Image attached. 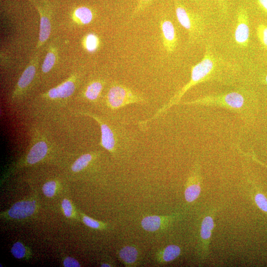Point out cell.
I'll list each match as a JSON object with an SVG mask.
<instances>
[{"label":"cell","instance_id":"23","mask_svg":"<svg viewBox=\"0 0 267 267\" xmlns=\"http://www.w3.org/2000/svg\"><path fill=\"white\" fill-rule=\"evenodd\" d=\"M256 34L261 45L267 50V25L259 24L256 29Z\"/></svg>","mask_w":267,"mask_h":267},{"label":"cell","instance_id":"9","mask_svg":"<svg viewBox=\"0 0 267 267\" xmlns=\"http://www.w3.org/2000/svg\"><path fill=\"white\" fill-rule=\"evenodd\" d=\"M182 217L181 214L175 213L168 216H148L141 221L143 229L149 232H155L165 229Z\"/></svg>","mask_w":267,"mask_h":267},{"label":"cell","instance_id":"35","mask_svg":"<svg viewBox=\"0 0 267 267\" xmlns=\"http://www.w3.org/2000/svg\"><path fill=\"white\" fill-rule=\"evenodd\" d=\"M264 81L265 83L267 85V75H266V76L265 77Z\"/></svg>","mask_w":267,"mask_h":267},{"label":"cell","instance_id":"34","mask_svg":"<svg viewBox=\"0 0 267 267\" xmlns=\"http://www.w3.org/2000/svg\"><path fill=\"white\" fill-rule=\"evenodd\" d=\"M101 267H111L112 266H111L110 264H107V263H103V264H102L101 265Z\"/></svg>","mask_w":267,"mask_h":267},{"label":"cell","instance_id":"21","mask_svg":"<svg viewBox=\"0 0 267 267\" xmlns=\"http://www.w3.org/2000/svg\"><path fill=\"white\" fill-rule=\"evenodd\" d=\"M75 15L78 20L83 24L90 23L93 18L92 11L87 7H80L75 11Z\"/></svg>","mask_w":267,"mask_h":267},{"label":"cell","instance_id":"19","mask_svg":"<svg viewBox=\"0 0 267 267\" xmlns=\"http://www.w3.org/2000/svg\"><path fill=\"white\" fill-rule=\"evenodd\" d=\"M94 153H86L79 157L73 164L71 169L74 172H79L85 169L94 159Z\"/></svg>","mask_w":267,"mask_h":267},{"label":"cell","instance_id":"27","mask_svg":"<svg viewBox=\"0 0 267 267\" xmlns=\"http://www.w3.org/2000/svg\"><path fill=\"white\" fill-rule=\"evenodd\" d=\"M83 221L86 225L92 228L98 229L103 226L101 223L86 216L83 217Z\"/></svg>","mask_w":267,"mask_h":267},{"label":"cell","instance_id":"3","mask_svg":"<svg viewBox=\"0 0 267 267\" xmlns=\"http://www.w3.org/2000/svg\"><path fill=\"white\" fill-rule=\"evenodd\" d=\"M177 19L188 32L190 42L197 41L203 36L205 23L202 15L188 9L178 0H175Z\"/></svg>","mask_w":267,"mask_h":267},{"label":"cell","instance_id":"17","mask_svg":"<svg viewBox=\"0 0 267 267\" xmlns=\"http://www.w3.org/2000/svg\"><path fill=\"white\" fill-rule=\"evenodd\" d=\"M119 257L122 263L127 267H133L137 262L138 251L133 246H125L119 252Z\"/></svg>","mask_w":267,"mask_h":267},{"label":"cell","instance_id":"32","mask_svg":"<svg viewBox=\"0 0 267 267\" xmlns=\"http://www.w3.org/2000/svg\"><path fill=\"white\" fill-rule=\"evenodd\" d=\"M257 2L260 9L267 13V0H257Z\"/></svg>","mask_w":267,"mask_h":267},{"label":"cell","instance_id":"31","mask_svg":"<svg viewBox=\"0 0 267 267\" xmlns=\"http://www.w3.org/2000/svg\"><path fill=\"white\" fill-rule=\"evenodd\" d=\"M219 4L221 12L224 15L227 14V0H217Z\"/></svg>","mask_w":267,"mask_h":267},{"label":"cell","instance_id":"36","mask_svg":"<svg viewBox=\"0 0 267 267\" xmlns=\"http://www.w3.org/2000/svg\"><path fill=\"white\" fill-rule=\"evenodd\" d=\"M195 0V1H198V0Z\"/></svg>","mask_w":267,"mask_h":267},{"label":"cell","instance_id":"5","mask_svg":"<svg viewBox=\"0 0 267 267\" xmlns=\"http://www.w3.org/2000/svg\"><path fill=\"white\" fill-rule=\"evenodd\" d=\"M145 102L141 94L120 84H114L108 90L105 105L111 110H117L127 105Z\"/></svg>","mask_w":267,"mask_h":267},{"label":"cell","instance_id":"33","mask_svg":"<svg viewBox=\"0 0 267 267\" xmlns=\"http://www.w3.org/2000/svg\"><path fill=\"white\" fill-rule=\"evenodd\" d=\"M250 157H251V158L254 160L255 161V162H257L258 163L260 164V165L263 166H265V167L267 168V165L263 163L262 162H261L260 161H259L257 158L254 155V154H250Z\"/></svg>","mask_w":267,"mask_h":267},{"label":"cell","instance_id":"28","mask_svg":"<svg viewBox=\"0 0 267 267\" xmlns=\"http://www.w3.org/2000/svg\"><path fill=\"white\" fill-rule=\"evenodd\" d=\"M62 207L65 216L66 217H71L72 213V207L70 202L67 199H63L62 202Z\"/></svg>","mask_w":267,"mask_h":267},{"label":"cell","instance_id":"16","mask_svg":"<svg viewBox=\"0 0 267 267\" xmlns=\"http://www.w3.org/2000/svg\"><path fill=\"white\" fill-rule=\"evenodd\" d=\"M180 254L181 248L178 246L169 245L157 253V261L160 264H166L176 259Z\"/></svg>","mask_w":267,"mask_h":267},{"label":"cell","instance_id":"14","mask_svg":"<svg viewBox=\"0 0 267 267\" xmlns=\"http://www.w3.org/2000/svg\"><path fill=\"white\" fill-rule=\"evenodd\" d=\"M35 209V201H23L14 204L8 210V214L14 219H23L31 216Z\"/></svg>","mask_w":267,"mask_h":267},{"label":"cell","instance_id":"25","mask_svg":"<svg viewBox=\"0 0 267 267\" xmlns=\"http://www.w3.org/2000/svg\"><path fill=\"white\" fill-rule=\"evenodd\" d=\"M25 248L24 245L20 242H17L14 243L11 248V252L13 256L18 259H21L25 255Z\"/></svg>","mask_w":267,"mask_h":267},{"label":"cell","instance_id":"24","mask_svg":"<svg viewBox=\"0 0 267 267\" xmlns=\"http://www.w3.org/2000/svg\"><path fill=\"white\" fill-rule=\"evenodd\" d=\"M55 54L52 51H49L43 62L42 70L43 73H47L51 70L55 62Z\"/></svg>","mask_w":267,"mask_h":267},{"label":"cell","instance_id":"7","mask_svg":"<svg viewBox=\"0 0 267 267\" xmlns=\"http://www.w3.org/2000/svg\"><path fill=\"white\" fill-rule=\"evenodd\" d=\"M234 38L236 44L241 48L248 46L250 40L249 15L247 10L240 6L237 10Z\"/></svg>","mask_w":267,"mask_h":267},{"label":"cell","instance_id":"13","mask_svg":"<svg viewBox=\"0 0 267 267\" xmlns=\"http://www.w3.org/2000/svg\"><path fill=\"white\" fill-rule=\"evenodd\" d=\"M160 26L164 47L168 53H172L178 45V38L174 25L171 21L163 19L161 21Z\"/></svg>","mask_w":267,"mask_h":267},{"label":"cell","instance_id":"10","mask_svg":"<svg viewBox=\"0 0 267 267\" xmlns=\"http://www.w3.org/2000/svg\"><path fill=\"white\" fill-rule=\"evenodd\" d=\"M76 89L75 80L71 78L58 86L51 88L44 95L47 101L54 102L59 104L60 102L65 101L74 93Z\"/></svg>","mask_w":267,"mask_h":267},{"label":"cell","instance_id":"8","mask_svg":"<svg viewBox=\"0 0 267 267\" xmlns=\"http://www.w3.org/2000/svg\"><path fill=\"white\" fill-rule=\"evenodd\" d=\"M202 183L201 167L197 163L193 166L185 185L184 195L187 203H193L199 197L202 190Z\"/></svg>","mask_w":267,"mask_h":267},{"label":"cell","instance_id":"11","mask_svg":"<svg viewBox=\"0 0 267 267\" xmlns=\"http://www.w3.org/2000/svg\"><path fill=\"white\" fill-rule=\"evenodd\" d=\"M49 146V142L45 137L35 138L26 155V162L33 165L41 161L46 156Z\"/></svg>","mask_w":267,"mask_h":267},{"label":"cell","instance_id":"20","mask_svg":"<svg viewBox=\"0 0 267 267\" xmlns=\"http://www.w3.org/2000/svg\"><path fill=\"white\" fill-rule=\"evenodd\" d=\"M252 197L258 208L267 215V196L257 187H255L252 191Z\"/></svg>","mask_w":267,"mask_h":267},{"label":"cell","instance_id":"22","mask_svg":"<svg viewBox=\"0 0 267 267\" xmlns=\"http://www.w3.org/2000/svg\"><path fill=\"white\" fill-rule=\"evenodd\" d=\"M99 44V39L95 34H89L86 36L84 40V45L88 51L89 52L95 51L98 48Z\"/></svg>","mask_w":267,"mask_h":267},{"label":"cell","instance_id":"4","mask_svg":"<svg viewBox=\"0 0 267 267\" xmlns=\"http://www.w3.org/2000/svg\"><path fill=\"white\" fill-rule=\"evenodd\" d=\"M80 114L90 117L98 124L101 132L100 146L112 155L116 154L122 144L121 135L116 128L98 115L85 111Z\"/></svg>","mask_w":267,"mask_h":267},{"label":"cell","instance_id":"26","mask_svg":"<svg viewBox=\"0 0 267 267\" xmlns=\"http://www.w3.org/2000/svg\"><path fill=\"white\" fill-rule=\"evenodd\" d=\"M56 187V182L54 181L51 180L45 183L42 188L44 194L48 197H52L55 192Z\"/></svg>","mask_w":267,"mask_h":267},{"label":"cell","instance_id":"18","mask_svg":"<svg viewBox=\"0 0 267 267\" xmlns=\"http://www.w3.org/2000/svg\"><path fill=\"white\" fill-rule=\"evenodd\" d=\"M40 27L39 32V40L38 45L43 44L48 38L51 30L50 22L48 18L44 15L42 10H40Z\"/></svg>","mask_w":267,"mask_h":267},{"label":"cell","instance_id":"15","mask_svg":"<svg viewBox=\"0 0 267 267\" xmlns=\"http://www.w3.org/2000/svg\"><path fill=\"white\" fill-rule=\"evenodd\" d=\"M103 88L102 81L95 80L90 82L86 87L84 93L83 98L86 101L95 103L98 101Z\"/></svg>","mask_w":267,"mask_h":267},{"label":"cell","instance_id":"30","mask_svg":"<svg viewBox=\"0 0 267 267\" xmlns=\"http://www.w3.org/2000/svg\"><path fill=\"white\" fill-rule=\"evenodd\" d=\"M64 266L65 267H80L79 262L72 257L66 258L63 262Z\"/></svg>","mask_w":267,"mask_h":267},{"label":"cell","instance_id":"1","mask_svg":"<svg viewBox=\"0 0 267 267\" xmlns=\"http://www.w3.org/2000/svg\"><path fill=\"white\" fill-rule=\"evenodd\" d=\"M222 65V58L215 54L210 46H207L201 60L192 67L189 81L178 91L169 102L158 110L152 117L140 122L139 126L144 128L149 122L157 119L172 106L178 104L183 95L191 88L215 77L221 71Z\"/></svg>","mask_w":267,"mask_h":267},{"label":"cell","instance_id":"12","mask_svg":"<svg viewBox=\"0 0 267 267\" xmlns=\"http://www.w3.org/2000/svg\"><path fill=\"white\" fill-rule=\"evenodd\" d=\"M36 68L35 64L28 65L19 78L16 88L11 95V100L15 101L22 98L35 77Z\"/></svg>","mask_w":267,"mask_h":267},{"label":"cell","instance_id":"6","mask_svg":"<svg viewBox=\"0 0 267 267\" xmlns=\"http://www.w3.org/2000/svg\"><path fill=\"white\" fill-rule=\"evenodd\" d=\"M215 209L210 208L205 212L201 222L199 255L202 259H205L209 255L211 236L215 227Z\"/></svg>","mask_w":267,"mask_h":267},{"label":"cell","instance_id":"29","mask_svg":"<svg viewBox=\"0 0 267 267\" xmlns=\"http://www.w3.org/2000/svg\"><path fill=\"white\" fill-rule=\"evenodd\" d=\"M151 0H138L134 9V14H136L142 11Z\"/></svg>","mask_w":267,"mask_h":267},{"label":"cell","instance_id":"2","mask_svg":"<svg viewBox=\"0 0 267 267\" xmlns=\"http://www.w3.org/2000/svg\"><path fill=\"white\" fill-rule=\"evenodd\" d=\"M182 104L220 106L241 113L245 108L246 99L245 95L241 92L230 91L205 96L193 100L184 102Z\"/></svg>","mask_w":267,"mask_h":267}]
</instances>
